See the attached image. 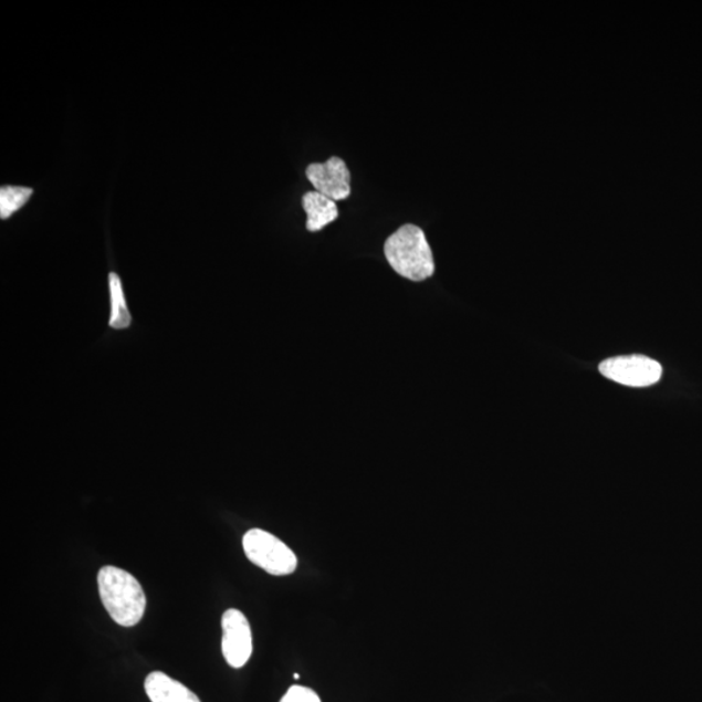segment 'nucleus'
Listing matches in <instances>:
<instances>
[{
	"instance_id": "1",
	"label": "nucleus",
	"mask_w": 702,
	"mask_h": 702,
	"mask_svg": "<svg viewBox=\"0 0 702 702\" xmlns=\"http://www.w3.org/2000/svg\"><path fill=\"white\" fill-rule=\"evenodd\" d=\"M99 596L111 618L123 627L140 622L146 610V596L139 581L119 567L105 566L98 573Z\"/></svg>"
},
{
	"instance_id": "2",
	"label": "nucleus",
	"mask_w": 702,
	"mask_h": 702,
	"mask_svg": "<svg viewBox=\"0 0 702 702\" xmlns=\"http://www.w3.org/2000/svg\"><path fill=\"white\" fill-rule=\"evenodd\" d=\"M384 254L390 268L405 279L423 281L434 273L430 243L426 239L423 229L417 226L405 224L389 235L384 245Z\"/></svg>"
},
{
	"instance_id": "3",
	"label": "nucleus",
	"mask_w": 702,
	"mask_h": 702,
	"mask_svg": "<svg viewBox=\"0 0 702 702\" xmlns=\"http://www.w3.org/2000/svg\"><path fill=\"white\" fill-rule=\"evenodd\" d=\"M242 545L250 562L271 575H290L297 568L298 559L295 554L268 531H248Z\"/></svg>"
},
{
	"instance_id": "4",
	"label": "nucleus",
	"mask_w": 702,
	"mask_h": 702,
	"mask_svg": "<svg viewBox=\"0 0 702 702\" xmlns=\"http://www.w3.org/2000/svg\"><path fill=\"white\" fill-rule=\"evenodd\" d=\"M606 379L633 388H645L659 383L662 366L646 356H624L606 359L600 365Z\"/></svg>"
},
{
	"instance_id": "5",
	"label": "nucleus",
	"mask_w": 702,
	"mask_h": 702,
	"mask_svg": "<svg viewBox=\"0 0 702 702\" xmlns=\"http://www.w3.org/2000/svg\"><path fill=\"white\" fill-rule=\"evenodd\" d=\"M223 640L221 650L229 667L241 669L245 667L253 653V635L249 620L238 609H229L221 618Z\"/></svg>"
},
{
	"instance_id": "6",
	"label": "nucleus",
	"mask_w": 702,
	"mask_h": 702,
	"mask_svg": "<svg viewBox=\"0 0 702 702\" xmlns=\"http://www.w3.org/2000/svg\"><path fill=\"white\" fill-rule=\"evenodd\" d=\"M306 176L315 191L332 201H344L352 195V175L342 158L332 157L324 163H313L306 168Z\"/></svg>"
},
{
	"instance_id": "7",
	"label": "nucleus",
	"mask_w": 702,
	"mask_h": 702,
	"mask_svg": "<svg viewBox=\"0 0 702 702\" xmlns=\"http://www.w3.org/2000/svg\"><path fill=\"white\" fill-rule=\"evenodd\" d=\"M145 691L151 702H201L188 687L161 671H154L146 677Z\"/></svg>"
},
{
	"instance_id": "8",
	"label": "nucleus",
	"mask_w": 702,
	"mask_h": 702,
	"mask_svg": "<svg viewBox=\"0 0 702 702\" xmlns=\"http://www.w3.org/2000/svg\"><path fill=\"white\" fill-rule=\"evenodd\" d=\"M302 206L307 216L306 228L308 232H319L338 218L337 203L319 191H307L302 197Z\"/></svg>"
},
{
	"instance_id": "9",
	"label": "nucleus",
	"mask_w": 702,
	"mask_h": 702,
	"mask_svg": "<svg viewBox=\"0 0 702 702\" xmlns=\"http://www.w3.org/2000/svg\"><path fill=\"white\" fill-rule=\"evenodd\" d=\"M108 287L111 295L109 327L113 329H127L132 324V315L127 301H125L122 279L117 273H109Z\"/></svg>"
},
{
	"instance_id": "10",
	"label": "nucleus",
	"mask_w": 702,
	"mask_h": 702,
	"mask_svg": "<svg viewBox=\"0 0 702 702\" xmlns=\"http://www.w3.org/2000/svg\"><path fill=\"white\" fill-rule=\"evenodd\" d=\"M32 195V188L4 185L0 189V218L3 220L11 218L28 203Z\"/></svg>"
},
{
	"instance_id": "11",
	"label": "nucleus",
	"mask_w": 702,
	"mask_h": 702,
	"mask_svg": "<svg viewBox=\"0 0 702 702\" xmlns=\"http://www.w3.org/2000/svg\"><path fill=\"white\" fill-rule=\"evenodd\" d=\"M280 702H322L317 693L307 687L293 685Z\"/></svg>"
},
{
	"instance_id": "12",
	"label": "nucleus",
	"mask_w": 702,
	"mask_h": 702,
	"mask_svg": "<svg viewBox=\"0 0 702 702\" xmlns=\"http://www.w3.org/2000/svg\"><path fill=\"white\" fill-rule=\"evenodd\" d=\"M294 679H300V675L298 674H294Z\"/></svg>"
}]
</instances>
